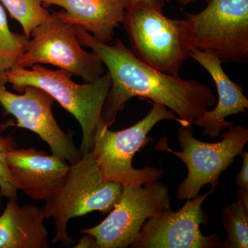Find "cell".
<instances>
[{
  "label": "cell",
  "mask_w": 248,
  "mask_h": 248,
  "mask_svg": "<svg viewBox=\"0 0 248 248\" xmlns=\"http://www.w3.org/2000/svg\"><path fill=\"white\" fill-rule=\"evenodd\" d=\"M75 29L81 45L99 55L112 79L99 125L109 128L115 123L118 112L133 97L146 98L163 104L190 125L215 105L216 97L208 85L152 68L120 39L109 45L94 38L82 28L75 26Z\"/></svg>",
  "instance_id": "6da1fadb"
},
{
  "label": "cell",
  "mask_w": 248,
  "mask_h": 248,
  "mask_svg": "<svg viewBox=\"0 0 248 248\" xmlns=\"http://www.w3.org/2000/svg\"><path fill=\"white\" fill-rule=\"evenodd\" d=\"M31 68L15 65L4 73L3 79L19 93L28 86H36L48 93L81 125V154L92 151L103 107L112 84L110 73L108 72L93 82L79 84L73 81V75L65 70L53 71L40 64Z\"/></svg>",
  "instance_id": "7a4b0ae2"
},
{
  "label": "cell",
  "mask_w": 248,
  "mask_h": 248,
  "mask_svg": "<svg viewBox=\"0 0 248 248\" xmlns=\"http://www.w3.org/2000/svg\"><path fill=\"white\" fill-rule=\"evenodd\" d=\"M152 105L146 117L128 128L115 132L108 127L98 126L92 153L104 182H117L123 187L143 186L164 176L162 169L146 166L135 169L134 156L153 140L148 133L161 121L174 120L184 127L191 125L163 104L152 102Z\"/></svg>",
  "instance_id": "3957f363"
},
{
  "label": "cell",
  "mask_w": 248,
  "mask_h": 248,
  "mask_svg": "<svg viewBox=\"0 0 248 248\" xmlns=\"http://www.w3.org/2000/svg\"><path fill=\"white\" fill-rule=\"evenodd\" d=\"M122 190L123 186L119 183L103 181L92 151L81 155L71 165L61 186L42 208L45 218L55 221L56 232L52 243L71 246L74 240L67 232L68 221L94 211L110 213Z\"/></svg>",
  "instance_id": "277c9868"
},
{
  "label": "cell",
  "mask_w": 248,
  "mask_h": 248,
  "mask_svg": "<svg viewBox=\"0 0 248 248\" xmlns=\"http://www.w3.org/2000/svg\"><path fill=\"white\" fill-rule=\"evenodd\" d=\"M122 24L133 53L148 66L170 76H179L192 48L184 19L165 16L163 8L140 1L129 5Z\"/></svg>",
  "instance_id": "5b68a950"
},
{
  "label": "cell",
  "mask_w": 248,
  "mask_h": 248,
  "mask_svg": "<svg viewBox=\"0 0 248 248\" xmlns=\"http://www.w3.org/2000/svg\"><path fill=\"white\" fill-rule=\"evenodd\" d=\"M229 128L220 135L221 141L208 143L194 137L192 125H180L177 140L182 151L171 149L166 136L155 146L157 151L176 155L187 166V177L177 188L178 200H191L198 197L202 187L208 184L215 190L222 173L244 151L248 141V129L241 125Z\"/></svg>",
  "instance_id": "8992f818"
},
{
  "label": "cell",
  "mask_w": 248,
  "mask_h": 248,
  "mask_svg": "<svg viewBox=\"0 0 248 248\" xmlns=\"http://www.w3.org/2000/svg\"><path fill=\"white\" fill-rule=\"evenodd\" d=\"M197 14L184 19L194 49L216 55L222 63L248 62V0H205Z\"/></svg>",
  "instance_id": "52a82bcc"
},
{
  "label": "cell",
  "mask_w": 248,
  "mask_h": 248,
  "mask_svg": "<svg viewBox=\"0 0 248 248\" xmlns=\"http://www.w3.org/2000/svg\"><path fill=\"white\" fill-rule=\"evenodd\" d=\"M25 51L17 66L31 68L50 64L79 76L85 82H93L104 75V64L94 52H86L77 36L75 26L54 12L32 31Z\"/></svg>",
  "instance_id": "ba28073f"
},
{
  "label": "cell",
  "mask_w": 248,
  "mask_h": 248,
  "mask_svg": "<svg viewBox=\"0 0 248 248\" xmlns=\"http://www.w3.org/2000/svg\"><path fill=\"white\" fill-rule=\"evenodd\" d=\"M170 209L169 190L163 183L124 186L108 216L97 226L81 230V233L94 237L95 248H125L138 241L148 218Z\"/></svg>",
  "instance_id": "9c48e42d"
},
{
  "label": "cell",
  "mask_w": 248,
  "mask_h": 248,
  "mask_svg": "<svg viewBox=\"0 0 248 248\" xmlns=\"http://www.w3.org/2000/svg\"><path fill=\"white\" fill-rule=\"evenodd\" d=\"M0 78V104L16 117L17 126L33 132L48 143L53 154L73 164L81 156L72 136L59 126L53 113L54 98L43 89L28 86L23 94L11 93Z\"/></svg>",
  "instance_id": "30bf717a"
},
{
  "label": "cell",
  "mask_w": 248,
  "mask_h": 248,
  "mask_svg": "<svg viewBox=\"0 0 248 248\" xmlns=\"http://www.w3.org/2000/svg\"><path fill=\"white\" fill-rule=\"evenodd\" d=\"M213 188L191 200L180 210H166L159 216L148 218L142 227L140 236L130 247L133 248H221L216 234L204 236L201 225L208 224V217L202 208Z\"/></svg>",
  "instance_id": "8fae6325"
},
{
  "label": "cell",
  "mask_w": 248,
  "mask_h": 248,
  "mask_svg": "<svg viewBox=\"0 0 248 248\" xmlns=\"http://www.w3.org/2000/svg\"><path fill=\"white\" fill-rule=\"evenodd\" d=\"M6 163L17 190L32 200L45 202L61 186L71 165L58 155L34 148L11 150Z\"/></svg>",
  "instance_id": "7c38bea8"
},
{
  "label": "cell",
  "mask_w": 248,
  "mask_h": 248,
  "mask_svg": "<svg viewBox=\"0 0 248 248\" xmlns=\"http://www.w3.org/2000/svg\"><path fill=\"white\" fill-rule=\"evenodd\" d=\"M191 58L208 71L216 86L218 97L217 107L204 112L192 124L204 128L205 136L211 139L219 138L222 130L234 125V122L226 121V117L246 114L248 99L244 94L243 88L226 74L221 60L216 55L193 49Z\"/></svg>",
  "instance_id": "4fadbf2b"
},
{
  "label": "cell",
  "mask_w": 248,
  "mask_h": 248,
  "mask_svg": "<svg viewBox=\"0 0 248 248\" xmlns=\"http://www.w3.org/2000/svg\"><path fill=\"white\" fill-rule=\"evenodd\" d=\"M43 4L63 8L59 14L66 22L107 44L123 23L128 6L127 0H43Z\"/></svg>",
  "instance_id": "5bb4252c"
},
{
  "label": "cell",
  "mask_w": 248,
  "mask_h": 248,
  "mask_svg": "<svg viewBox=\"0 0 248 248\" xmlns=\"http://www.w3.org/2000/svg\"><path fill=\"white\" fill-rule=\"evenodd\" d=\"M9 200L0 216V248H48L42 208L32 204L20 205L17 199Z\"/></svg>",
  "instance_id": "9a60e30c"
},
{
  "label": "cell",
  "mask_w": 248,
  "mask_h": 248,
  "mask_svg": "<svg viewBox=\"0 0 248 248\" xmlns=\"http://www.w3.org/2000/svg\"><path fill=\"white\" fill-rule=\"evenodd\" d=\"M238 201L225 207L222 224L227 233L223 248H248V190L239 187Z\"/></svg>",
  "instance_id": "2e32d148"
},
{
  "label": "cell",
  "mask_w": 248,
  "mask_h": 248,
  "mask_svg": "<svg viewBox=\"0 0 248 248\" xmlns=\"http://www.w3.org/2000/svg\"><path fill=\"white\" fill-rule=\"evenodd\" d=\"M30 38L16 33L10 29L7 16L0 2V78L8 70L17 64V60L25 51Z\"/></svg>",
  "instance_id": "e0dca14e"
},
{
  "label": "cell",
  "mask_w": 248,
  "mask_h": 248,
  "mask_svg": "<svg viewBox=\"0 0 248 248\" xmlns=\"http://www.w3.org/2000/svg\"><path fill=\"white\" fill-rule=\"evenodd\" d=\"M12 19L22 26L24 35L31 38L32 31L46 22L50 14L43 0H0Z\"/></svg>",
  "instance_id": "ac0fdd59"
},
{
  "label": "cell",
  "mask_w": 248,
  "mask_h": 248,
  "mask_svg": "<svg viewBox=\"0 0 248 248\" xmlns=\"http://www.w3.org/2000/svg\"><path fill=\"white\" fill-rule=\"evenodd\" d=\"M16 148V143L11 136H0V197L17 199V189L15 186L8 169L6 154Z\"/></svg>",
  "instance_id": "d6986e66"
},
{
  "label": "cell",
  "mask_w": 248,
  "mask_h": 248,
  "mask_svg": "<svg viewBox=\"0 0 248 248\" xmlns=\"http://www.w3.org/2000/svg\"><path fill=\"white\" fill-rule=\"evenodd\" d=\"M240 155L243 157V166L236 176L235 184L241 188L248 190V153L243 151Z\"/></svg>",
  "instance_id": "ffe728a7"
},
{
  "label": "cell",
  "mask_w": 248,
  "mask_h": 248,
  "mask_svg": "<svg viewBox=\"0 0 248 248\" xmlns=\"http://www.w3.org/2000/svg\"><path fill=\"white\" fill-rule=\"evenodd\" d=\"M94 239L89 234H84L81 238L79 244L75 248H94Z\"/></svg>",
  "instance_id": "44dd1931"
},
{
  "label": "cell",
  "mask_w": 248,
  "mask_h": 248,
  "mask_svg": "<svg viewBox=\"0 0 248 248\" xmlns=\"http://www.w3.org/2000/svg\"><path fill=\"white\" fill-rule=\"evenodd\" d=\"M129 5L137 4V3L140 2V1H145V2L151 3V4L156 5L159 7H164V0H127Z\"/></svg>",
  "instance_id": "7402d4cb"
},
{
  "label": "cell",
  "mask_w": 248,
  "mask_h": 248,
  "mask_svg": "<svg viewBox=\"0 0 248 248\" xmlns=\"http://www.w3.org/2000/svg\"><path fill=\"white\" fill-rule=\"evenodd\" d=\"M197 0H178L179 4L182 5H187L192 4V3L195 2Z\"/></svg>",
  "instance_id": "603a6c76"
},
{
  "label": "cell",
  "mask_w": 248,
  "mask_h": 248,
  "mask_svg": "<svg viewBox=\"0 0 248 248\" xmlns=\"http://www.w3.org/2000/svg\"><path fill=\"white\" fill-rule=\"evenodd\" d=\"M164 3L165 2L169 3V2H170V0H164Z\"/></svg>",
  "instance_id": "cb8c5ba5"
}]
</instances>
